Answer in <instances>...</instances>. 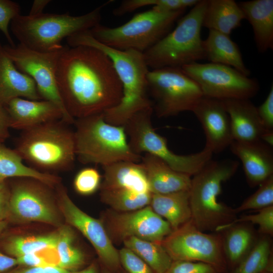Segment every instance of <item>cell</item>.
<instances>
[{
  "label": "cell",
  "mask_w": 273,
  "mask_h": 273,
  "mask_svg": "<svg viewBox=\"0 0 273 273\" xmlns=\"http://www.w3.org/2000/svg\"><path fill=\"white\" fill-rule=\"evenodd\" d=\"M56 80L65 107L75 119L103 113L122 97V85L112 61L92 47H64Z\"/></svg>",
  "instance_id": "1"
},
{
  "label": "cell",
  "mask_w": 273,
  "mask_h": 273,
  "mask_svg": "<svg viewBox=\"0 0 273 273\" xmlns=\"http://www.w3.org/2000/svg\"><path fill=\"white\" fill-rule=\"evenodd\" d=\"M89 30L68 37L67 42L70 47L85 46L96 48L110 58L122 84L123 95L120 103L103 115L108 123L123 126L138 112L153 107L148 96L149 67L143 53L107 46L95 39Z\"/></svg>",
  "instance_id": "2"
},
{
  "label": "cell",
  "mask_w": 273,
  "mask_h": 273,
  "mask_svg": "<svg viewBox=\"0 0 273 273\" xmlns=\"http://www.w3.org/2000/svg\"><path fill=\"white\" fill-rule=\"evenodd\" d=\"M239 163L226 159L210 160L191 178L189 190L192 221L203 232H221L237 218L234 208L218 201L223 183L236 172Z\"/></svg>",
  "instance_id": "3"
},
{
  "label": "cell",
  "mask_w": 273,
  "mask_h": 273,
  "mask_svg": "<svg viewBox=\"0 0 273 273\" xmlns=\"http://www.w3.org/2000/svg\"><path fill=\"white\" fill-rule=\"evenodd\" d=\"M109 2L80 16L68 13L20 14L11 21L10 29L19 43L30 49L43 53L60 51L64 47L62 44L64 39L100 24L102 10Z\"/></svg>",
  "instance_id": "4"
},
{
  "label": "cell",
  "mask_w": 273,
  "mask_h": 273,
  "mask_svg": "<svg viewBox=\"0 0 273 273\" xmlns=\"http://www.w3.org/2000/svg\"><path fill=\"white\" fill-rule=\"evenodd\" d=\"M68 125L60 119L22 131L14 150L41 172L69 170L76 155L74 132Z\"/></svg>",
  "instance_id": "5"
},
{
  "label": "cell",
  "mask_w": 273,
  "mask_h": 273,
  "mask_svg": "<svg viewBox=\"0 0 273 273\" xmlns=\"http://www.w3.org/2000/svg\"><path fill=\"white\" fill-rule=\"evenodd\" d=\"M74 124L75 155L80 163L104 166L141 161L142 156L131 150L124 126L108 123L103 113L76 119Z\"/></svg>",
  "instance_id": "6"
},
{
  "label": "cell",
  "mask_w": 273,
  "mask_h": 273,
  "mask_svg": "<svg viewBox=\"0 0 273 273\" xmlns=\"http://www.w3.org/2000/svg\"><path fill=\"white\" fill-rule=\"evenodd\" d=\"M207 4L199 0L173 30L143 53L149 68H181L205 59L201 31Z\"/></svg>",
  "instance_id": "7"
},
{
  "label": "cell",
  "mask_w": 273,
  "mask_h": 273,
  "mask_svg": "<svg viewBox=\"0 0 273 273\" xmlns=\"http://www.w3.org/2000/svg\"><path fill=\"white\" fill-rule=\"evenodd\" d=\"M184 12H164L152 8L136 14L119 26L110 28L99 24L89 31L95 39L107 46L144 53L169 32Z\"/></svg>",
  "instance_id": "8"
},
{
  "label": "cell",
  "mask_w": 273,
  "mask_h": 273,
  "mask_svg": "<svg viewBox=\"0 0 273 273\" xmlns=\"http://www.w3.org/2000/svg\"><path fill=\"white\" fill-rule=\"evenodd\" d=\"M153 111V107H150L138 112L123 126L131 150L139 155L144 152L156 156L173 170L194 176L211 160L213 154L205 148L189 155H178L171 151L166 139L152 126Z\"/></svg>",
  "instance_id": "9"
},
{
  "label": "cell",
  "mask_w": 273,
  "mask_h": 273,
  "mask_svg": "<svg viewBox=\"0 0 273 273\" xmlns=\"http://www.w3.org/2000/svg\"><path fill=\"white\" fill-rule=\"evenodd\" d=\"M148 92L154 101L153 110L160 118L191 111L203 97L196 83L180 68L165 67L149 70Z\"/></svg>",
  "instance_id": "10"
},
{
  "label": "cell",
  "mask_w": 273,
  "mask_h": 273,
  "mask_svg": "<svg viewBox=\"0 0 273 273\" xmlns=\"http://www.w3.org/2000/svg\"><path fill=\"white\" fill-rule=\"evenodd\" d=\"M161 244L173 260L200 262L213 266L218 273L229 268L223 253L221 232L206 233L192 220L173 231Z\"/></svg>",
  "instance_id": "11"
},
{
  "label": "cell",
  "mask_w": 273,
  "mask_h": 273,
  "mask_svg": "<svg viewBox=\"0 0 273 273\" xmlns=\"http://www.w3.org/2000/svg\"><path fill=\"white\" fill-rule=\"evenodd\" d=\"M180 68L196 83L205 97L221 101L250 99L259 90L256 79L229 66L195 62Z\"/></svg>",
  "instance_id": "12"
},
{
  "label": "cell",
  "mask_w": 273,
  "mask_h": 273,
  "mask_svg": "<svg viewBox=\"0 0 273 273\" xmlns=\"http://www.w3.org/2000/svg\"><path fill=\"white\" fill-rule=\"evenodd\" d=\"M60 51L43 53L30 49L19 43L17 46H3L7 55L17 68L34 81L42 100L56 105L63 114V121L68 125L74 124L75 119L67 111L58 89L56 71Z\"/></svg>",
  "instance_id": "13"
},
{
  "label": "cell",
  "mask_w": 273,
  "mask_h": 273,
  "mask_svg": "<svg viewBox=\"0 0 273 273\" xmlns=\"http://www.w3.org/2000/svg\"><path fill=\"white\" fill-rule=\"evenodd\" d=\"M104 218L102 221L113 243L130 237L161 243L172 232L169 223L150 205L129 212L108 210Z\"/></svg>",
  "instance_id": "14"
},
{
  "label": "cell",
  "mask_w": 273,
  "mask_h": 273,
  "mask_svg": "<svg viewBox=\"0 0 273 273\" xmlns=\"http://www.w3.org/2000/svg\"><path fill=\"white\" fill-rule=\"evenodd\" d=\"M58 202L67 221L77 229L95 248L102 266L114 272L122 270L119 251L115 247L102 220L80 209L62 187L58 189Z\"/></svg>",
  "instance_id": "15"
},
{
  "label": "cell",
  "mask_w": 273,
  "mask_h": 273,
  "mask_svg": "<svg viewBox=\"0 0 273 273\" xmlns=\"http://www.w3.org/2000/svg\"><path fill=\"white\" fill-rule=\"evenodd\" d=\"M26 179L15 184L10 191V214L23 221L57 224L51 196L44 187L47 184L31 178Z\"/></svg>",
  "instance_id": "16"
},
{
  "label": "cell",
  "mask_w": 273,
  "mask_h": 273,
  "mask_svg": "<svg viewBox=\"0 0 273 273\" xmlns=\"http://www.w3.org/2000/svg\"><path fill=\"white\" fill-rule=\"evenodd\" d=\"M192 112L202 127L204 148L218 154L229 147L233 141L230 119L223 101L203 97Z\"/></svg>",
  "instance_id": "17"
},
{
  "label": "cell",
  "mask_w": 273,
  "mask_h": 273,
  "mask_svg": "<svg viewBox=\"0 0 273 273\" xmlns=\"http://www.w3.org/2000/svg\"><path fill=\"white\" fill-rule=\"evenodd\" d=\"M229 147L241 161L250 187L259 186L273 175L272 147L261 140L251 142L233 141Z\"/></svg>",
  "instance_id": "18"
},
{
  "label": "cell",
  "mask_w": 273,
  "mask_h": 273,
  "mask_svg": "<svg viewBox=\"0 0 273 273\" xmlns=\"http://www.w3.org/2000/svg\"><path fill=\"white\" fill-rule=\"evenodd\" d=\"M10 118V127L22 131L57 120H63L61 110L44 100L16 98L5 106Z\"/></svg>",
  "instance_id": "19"
},
{
  "label": "cell",
  "mask_w": 273,
  "mask_h": 273,
  "mask_svg": "<svg viewBox=\"0 0 273 273\" xmlns=\"http://www.w3.org/2000/svg\"><path fill=\"white\" fill-rule=\"evenodd\" d=\"M223 101L230 117L233 141L251 142L261 140L267 129L260 121L257 107L250 99Z\"/></svg>",
  "instance_id": "20"
},
{
  "label": "cell",
  "mask_w": 273,
  "mask_h": 273,
  "mask_svg": "<svg viewBox=\"0 0 273 273\" xmlns=\"http://www.w3.org/2000/svg\"><path fill=\"white\" fill-rule=\"evenodd\" d=\"M16 98L42 100L34 81L17 68L0 42V104Z\"/></svg>",
  "instance_id": "21"
},
{
  "label": "cell",
  "mask_w": 273,
  "mask_h": 273,
  "mask_svg": "<svg viewBox=\"0 0 273 273\" xmlns=\"http://www.w3.org/2000/svg\"><path fill=\"white\" fill-rule=\"evenodd\" d=\"M141 161L152 194H165L190 190V176L173 170L158 157L148 153L142 156Z\"/></svg>",
  "instance_id": "22"
},
{
  "label": "cell",
  "mask_w": 273,
  "mask_h": 273,
  "mask_svg": "<svg viewBox=\"0 0 273 273\" xmlns=\"http://www.w3.org/2000/svg\"><path fill=\"white\" fill-rule=\"evenodd\" d=\"M245 19L252 26L259 52L273 48V1L253 0L238 3Z\"/></svg>",
  "instance_id": "23"
},
{
  "label": "cell",
  "mask_w": 273,
  "mask_h": 273,
  "mask_svg": "<svg viewBox=\"0 0 273 273\" xmlns=\"http://www.w3.org/2000/svg\"><path fill=\"white\" fill-rule=\"evenodd\" d=\"M102 167L104 179L101 190L125 189L151 193L146 173L141 163L120 161Z\"/></svg>",
  "instance_id": "24"
},
{
  "label": "cell",
  "mask_w": 273,
  "mask_h": 273,
  "mask_svg": "<svg viewBox=\"0 0 273 273\" xmlns=\"http://www.w3.org/2000/svg\"><path fill=\"white\" fill-rule=\"evenodd\" d=\"M205 59L209 62L230 66L249 76L250 71L246 67L238 45L230 35L209 30L207 38L203 40Z\"/></svg>",
  "instance_id": "25"
},
{
  "label": "cell",
  "mask_w": 273,
  "mask_h": 273,
  "mask_svg": "<svg viewBox=\"0 0 273 273\" xmlns=\"http://www.w3.org/2000/svg\"><path fill=\"white\" fill-rule=\"evenodd\" d=\"M252 226L248 222L236 223L221 232L229 270L234 268L255 244L258 236Z\"/></svg>",
  "instance_id": "26"
},
{
  "label": "cell",
  "mask_w": 273,
  "mask_h": 273,
  "mask_svg": "<svg viewBox=\"0 0 273 273\" xmlns=\"http://www.w3.org/2000/svg\"><path fill=\"white\" fill-rule=\"evenodd\" d=\"M150 206L175 230L192 219L189 191L152 194Z\"/></svg>",
  "instance_id": "27"
},
{
  "label": "cell",
  "mask_w": 273,
  "mask_h": 273,
  "mask_svg": "<svg viewBox=\"0 0 273 273\" xmlns=\"http://www.w3.org/2000/svg\"><path fill=\"white\" fill-rule=\"evenodd\" d=\"M244 15L234 0H207L202 27L230 35L241 25Z\"/></svg>",
  "instance_id": "28"
},
{
  "label": "cell",
  "mask_w": 273,
  "mask_h": 273,
  "mask_svg": "<svg viewBox=\"0 0 273 273\" xmlns=\"http://www.w3.org/2000/svg\"><path fill=\"white\" fill-rule=\"evenodd\" d=\"M14 149L0 144V180L10 177H28L38 180L53 187L59 184V177L28 166Z\"/></svg>",
  "instance_id": "29"
},
{
  "label": "cell",
  "mask_w": 273,
  "mask_h": 273,
  "mask_svg": "<svg viewBox=\"0 0 273 273\" xmlns=\"http://www.w3.org/2000/svg\"><path fill=\"white\" fill-rule=\"evenodd\" d=\"M123 243L146 262L154 273H165L173 261L161 243L130 237Z\"/></svg>",
  "instance_id": "30"
},
{
  "label": "cell",
  "mask_w": 273,
  "mask_h": 273,
  "mask_svg": "<svg viewBox=\"0 0 273 273\" xmlns=\"http://www.w3.org/2000/svg\"><path fill=\"white\" fill-rule=\"evenodd\" d=\"M271 237L259 235L248 254L230 273H262L273 271Z\"/></svg>",
  "instance_id": "31"
},
{
  "label": "cell",
  "mask_w": 273,
  "mask_h": 273,
  "mask_svg": "<svg viewBox=\"0 0 273 273\" xmlns=\"http://www.w3.org/2000/svg\"><path fill=\"white\" fill-rule=\"evenodd\" d=\"M151 193H139L125 189L101 190V201L118 212H129L150 205Z\"/></svg>",
  "instance_id": "32"
},
{
  "label": "cell",
  "mask_w": 273,
  "mask_h": 273,
  "mask_svg": "<svg viewBox=\"0 0 273 273\" xmlns=\"http://www.w3.org/2000/svg\"><path fill=\"white\" fill-rule=\"evenodd\" d=\"M57 250L59 259V266L72 271L78 270L85 262L83 251L76 245L75 235L67 225L58 231Z\"/></svg>",
  "instance_id": "33"
},
{
  "label": "cell",
  "mask_w": 273,
  "mask_h": 273,
  "mask_svg": "<svg viewBox=\"0 0 273 273\" xmlns=\"http://www.w3.org/2000/svg\"><path fill=\"white\" fill-rule=\"evenodd\" d=\"M58 237V232L39 236H13L6 241L4 248L8 254L16 258L47 247L57 246Z\"/></svg>",
  "instance_id": "34"
},
{
  "label": "cell",
  "mask_w": 273,
  "mask_h": 273,
  "mask_svg": "<svg viewBox=\"0 0 273 273\" xmlns=\"http://www.w3.org/2000/svg\"><path fill=\"white\" fill-rule=\"evenodd\" d=\"M271 206H273V175L260 184L257 191L234 208V211L236 213L250 210L257 211Z\"/></svg>",
  "instance_id": "35"
},
{
  "label": "cell",
  "mask_w": 273,
  "mask_h": 273,
  "mask_svg": "<svg viewBox=\"0 0 273 273\" xmlns=\"http://www.w3.org/2000/svg\"><path fill=\"white\" fill-rule=\"evenodd\" d=\"M256 214L244 215L236 218L230 225L239 222H248L259 227V235L273 236V206L257 210Z\"/></svg>",
  "instance_id": "36"
},
{
  "label": "cell",
  "mask_w": 273,
  "mask_h": 273,
  "mask_svg": "<svg viewBox=\"0 0 273 273\" xmlns=\"http://www.w3.org/2000/svg\"><path fill=\"white\" fill-rule=\"evenodd\" d=\"M101 176L99 171L93 167H86L80 170L74 179L75 191L82 195L94 193L101 186Z\"/></svg>",
  "instance_id": "37"
},
{
  "label": "cell",
  "mask_w": 273,
  "mask_h": 273,
  "mask_svg": "<svg viewBox=\"0 0 273 273\" xmlns=\"http://www.w3.org/2000/svg\"><path fill=\"white\" fill-rule=\"evenodd\" d=\"M20 5L10 0H0V30L5 36L10 46L15 44L9 32V26L16 16L21 14Z\"/></svg>",
  "instance_id": "38"
},
{
  "label": "cell",
  "mask_w": 273,
  "mask_h": 273,
  "mask_svg": "<svg viewBox=\"0 0 273 273\" xmlns=\"http://www.w3.org/2000/svg\"><path fill=\"white\" fill-rule=\"evenodd\" d=\"M118 251L121 266L126 273H154L149 265L129 249L124 247Z\"/></svg>",
  "instance_id": "39"
},
{
  "label": "cell",
  "mask_w": 273,
  "mask_h": 273,
  "mask_svg": "<svg viewBox=\"0 0 273 273\" xmlns=\"http://www.w3.org/2000/svg\"><path fill=\"white\" fill-rule=\"evenodd\" d=\"M165 273H218L211 265L200 262L173 260Z\"/></svg>",
  "instance_id": "40"
},
{
  "label": "cell",
  "mask_w": 273,
  "mask_h": 273,
  "mask_svg": "<svg viewBox=\"0 0 273 273\" xmlns=\"http://www.w3.org/2000/svg\"><path fill=\"white\" fill-rule=\"evenodd\" d=\"M257 111L260 121L267 130H273V85L264 101L258 107Z\"/></svg>",
  "instance_id": "41"
},
{
  "label": "cell",
  "mask_w": 273,
  "mask_h": 273,
  "mask_svg": "<svg viewBox=\"0 0 273 273\" xmlns=\"http://www.w3.org/2000/svg\"><path fill=\"white\" fill-rule=\"evenodd\" d=\"M199 1V0H156L155 5L152 8L161 12H175L193 7Z\"/></svg>",
  "instance_id": "42"
},
{
  "label": "cell",
  "mask_w": 273,
  "mask_h": 273,
  "mask_svg": "<svg viewBox=\"0 0 273 273\" xmlns=\"http://www.w3.org/2000/svg\"><path fill=\"white\" fill-rule=\"evenodd\" d=\"M10 194L5 180H0V221L5 220L10 215Z\"/></svg>",
  "instance_id": "43"
},
{
  "label": "cell",
  "mask_w": 273,
  "mask_h": 273,
  "mask_svg": "<svg viewBox=\"0 0 273 273\" xmlns=\"http://www.w3.org/2000/svg\"><path fill=\"white\" fill-rule=\"evenodd\" d=\"M10 118L5 106L0 104V144L9 138Z\"/></svg>",
  "instance_id": "44"
},
{
  "label": "cell",
  "mask_w": 273,
  "mask_h": 273,
  "mask_svg": "<svg viewBox=\"0 0 273 273\" xmlns=\"http://www.w3.org/2000/svg\"><path fill=\"white\" fill-rule=\"evenodd\" d=\"M17 264L31 267L47 266L44 260L35 253L23 255L15 258Z\"/></svg>",
  "instance_id": "45"
},
{
  "label": "cell",
  "mask_w": 273,
  "mask_h": 273,
  "mask_svg": "<svg viewBox=\"0 0 273 273\" xmlns=\"http://www.w3.org/2000/svg\"><path fill=\"white\" fill-rule=\"evenodd\" d=\"M17 264V261L15 258L5 255L0 251V273L5 271Z\"/></svg>",
  "instance_id": "46"
},
{
  "label": "cell",
  "mask_w": 273,
  "mask_h": 273,
  "mask_svg": "<svg viewBox=\"0 0 273 273\" xmlns=\"http://www.w3.org/2000/svg\"><path fill=\"white\" fill-rule=\"evenodd\" d=\"M50 2V0L34 1L28 15L34 16L43 13V10Z\"/></svg>",
  "instance_id": "47"
},
{
  "label": "cell",
  "mask_w": 273,
  "mask_h": 273,
  "mask_svg": "<svg viewBox=\"0 0 273 273\" xmlns=\"http://www.w3.org/2000/svg\"><path fill=\"white\" fill-rule=\"evenodd\" d=\"M43 273H72L65 268L54 265H47L43 267Z\"/></svg>",
  "instance_id": "48"
},
{
  "label": "cell",
  "mask_w": 273,
  "mask_h": 273,
  "mask_svg": "<svg viewBox=\"0 0 273 273\" xmlns=\"http://www.w3.org/2000/svg\"><path fill=\"white\" fill-rule=\"evenodd\" d=\"M261 141L272 147L273 130H267L262 135Z\"/></svg>",
  "instance_id": "49"
},
{
  "label": "cell",
  "mask_w": 273,
  "mask_h": 273,
  "mask_svg": "<svg viewBox=\"0 0 273 273\" xmlns=\"http://www.w3.org/2000/svg\"><path fill=\"white\" fill-rule=\"evenodd\" d=\"M72 273H99L98 267L97 263L94 262L83 269L73 271Z\"/></svg>",
  "instance_id": "50"
},
{
  "label": "cell",
  "mask_w": 273,
  "mask_h": 273,
  "mask_svg": "<svg viewBox=\"0 0 273 273\" xmlns=\"http://www.w3.org/2000/svg\"><path fill=\"white\" fill-rule=\"evenodd\" d=\"M14 273H43L42 267H31Z\"/></svg>",
  "instance_id": "51"
},
{
  "label": "cell",
  "mask_w": 273,
  "mask_h": 273,
  "mask_svg": "<svg viewBox=\"0 0 273 273\" xmlns=\"http://www.w3.org/2000/svg\"><path fill=\"white\" fill-rule=\"evenodd\" d=\"M102 273H126V272L123 270V269L121 271H117V272H114V271H111V270L106 268L105 267H103Z\"/></svg>",
  "instance_id": "52"
},
{
  "label": "cell",
  "mask_w": 273,
  "mask_h": 273,
  "mask_svg": "<svg viewBox=\"0 0 273 273\" xmlns=\"http://www.w3.org/2000/svg\"><path fill=\"white\" fill-rule=\"evenodd\" d=\"M7 226V222L5 220L0 221V234L6 228Z\"/></svg>",
  "instance_id": "53"
},
{
  "label": "cell",
  "mask_w": 273,
  "mask_h": 273,
  "mask_svg": "<svg viewBox=\"0 0 273 273\" xmlns=\"http://www.w3.org/2000/svg\"><path fill=\"white\" fill-rule=\"evenodd\" d=\"M262 273H273V271H265L263 272Z\"/></svg>",
  "instance_id": "54"
}]
</instances>
